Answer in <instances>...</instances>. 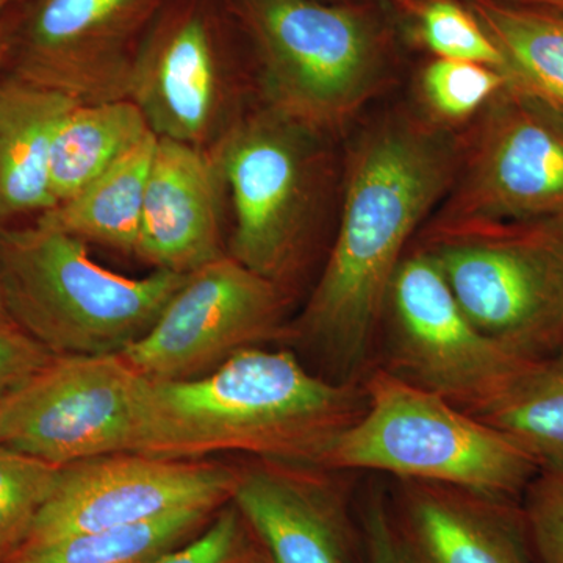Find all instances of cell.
Here are the masks:
<instances>
[{
	"label": "cell",
	"mask_w": 563,
	"mask_h": 563,
	"mask_svg": "<svg viewBox=\"0 0 563 563\" xmlns=\"http://www.w3.org/2000/svg\"><path fill=\"white\" fill-rule=\"evenodd\" d=\"M166 0H38L22 25L14 77L80 103L128 99L140 41Z\"/></svg>",
	"instance_id": "obj_14"
},
{
	"label": "cell",
	"mask_w": 563,
	"mask_h": 563,
	"mask_svg": "<svg viewBox=\"0 0 563 563\" xmlns=\"http://www.w3.org/2000/svg\"><path fill=\"white\" fill-rule=\"evenodd\" d=\"M365 412L321 459L332 472L384 473L515 499L540 465L506 433L376 366L362 379Z\"/></svg>",
	"instance_id": "obj_6"
},
{
	"label": "cell",
	"mask_w": 563,
	"mask_h": 563,
	"mask_svg": "<svg viewBox=\"0 0 563 563\" xmlns=\"http://www.w3.org/2000/svg\"><path fill=\"white\" fill-rule=\"evenodd\" d=\"M239 468L154 455H101L62 466L22 548L76 533L124 528L196 507L231 503Z\"/></svg>",
	"instance_id": "obj_13"
},
{
	"label": "cell",
	"mask_w": 563,
	"mask_h": 563,
	"mask_svg": "<svg viewBox=\"0 0 563 563\" xmlns=\"http://www.w3.org/2000/svg\"><path fill=\"white\" fill-rule=\"evenodd\" d=\"M14 2H18V0H0V13Z\"/></svg>",
	"instance_id": "obj_34"
},
{
	"label": "cell",
	"mask_w": 563,
	"mask_h": 563,
	"mask_svg": "<svg viewBox=\"0 0 563 563\" xmlns=\"http://www.w3.org/2000/svg\"><path fill=\"white\" fill-rule=\"evenodd\" d=\"M11 324L9 314H7L5 307H3L2 295H0V325Z\"/></svg>",
	"instance_id": "obj_32"
},
{
	"label": "cell",
	"mask_w": 563,
	"mask_h": 563,
	"mask_svg": "<svg viewBox=\"0 0 563 563\" xmlns=\"http://www.w3.org/2000/svg\"><path fill=\"white\" fill-rule=\"evenodd\" d=\"M222 190L210 150L157 139L133 255L177 274L228 255L221 244Z\"/></svg>",
	"instance_id": "obj_17"
},
{
	"label": "cell",
	"mask_w": 563,
	"mask_h": 563,
	"mask_svg": "<svg viewBox=\"0 0 563 563\" xmlns=\"http://www.w3.org/2000/svg\"><path fill=\"white\" fill-rule=\"evenodd\" d=\"M363 551L366 563H407L380 493L369 496L363 512Z\"/></svg>",
	"instance_id": "obj_30"
},
{
	"label": "cell",
	"mask_w": 563,
	"mask_h": 563,
	"mask_svg": "<svg viewBox=\"0 0 563 563\" xmlns=\"http://www.w3.org/2000/svg\"><path fill=\"white\" fill-rule=\"evenodd\" d=\"M398 542H399V540H398ZM399 544H401V543H399ZM401 548H402V547H401ZM402 553H404V550H402ZM404 558H406L407 563H413L412 561H410V559H409V558H407V554H406V553H404Z\"/></svg>",
	"instance_id": "obj_36"
},
{
	"label": "cell",
	"mask_w": 563,
	"mask_h": 563,
	"mask_svg": "<svg viewBox=\"0 0 563 563\" xmlns=\"http://www.w3.org/2000/svg\"><path fill=\"white\" fill-rule=\"evenodd\" d=\"M255 563H272V561H269V559L266 558V554L263 553V551L261 550V553H258V558L257 561H255Z\"/></svg>",
	"instance_id": "obj_35"
},
{
	"label": "cell",
	"mask_w": 563,
	"mask_h": 563,
	"mask_svg": "<svg viewBox=\"0 0 563 563\" xmlns=\"http://www.w3.org/2000/svg\"><path fill=\"white\" fill-rule=\"evenodd\" d=\"M336 141L262 103L210 147L231 196L229 255L285 290L339 211L344 150Z\"/></svg>",
	"instance_id": "obj_4"
},
{
	"label": "cell",
	"mask_w": 563,
	"mask_h": 563,
	"mask_svg": "<svg viewBox=\"0 0 563 563\" xmlns=\"http://www.w3.org/2000/svg\"><path fill=\"white\" fill-rule=\"evenodd\" d=\"M5 43H3L2 36H0V65H2L3 57H5Z\"/></svg>",
	"instance_id": "obj_33"
},
{
	"label": "cell",
	"mask_w": 563,
	"mask_h": 563,
	"mask_svg": "<svg viewBox=\"0 0 563 563\" xmlns=\"http://www.w3.org/2000/svg\"><path fill=\"white\" fill-rule=\"evenodd\" d=\"M218 510L196 507L146 523L76 533L21 548L5 563H147L198 536Z\"/></svg>",
	"instance_id": "obj_22"
},
{
	"label": "cell",
	"mask_w": 563,
	"mask_h": 563,
	"mask_svg": "<svg viewBox=\"0 0 563 563\" xmlns=\"http://www.w3.org/2000/svg\"><path fill=\"white\" fill-rule=\"evenodd\" d=\"M257 58L263 103L342 136L401 80L383 0H228Z\"/></svg>",
	"instance_id": "obj_3"
},
{
	"label": "cell",
	"mask_w": 563,
	"mask_h": 563,
	"mask_svg": "<svg viewBox=\"0 0 563 563\" xmlns=\"http://www.w3.org/2000/svg\"><path fill=\"white\" fill-rule=\"evenodd\" d=\"M507 84L492 66L429 58L415 73L409 102L432 124L463 132Z\"/></svg>",
	"instance_id": "obj_25"
},
{
	"label": "cell",
	"mask_w": 563,
	"mask_h": 563,
	"mask_svg": "<svg viewBox=\"0 0 563 563\" xmlns=\"http://www.w3.org/2000/svg\"><path fill=\"white\" fill-rule=\"evenodd\" d=\"M336 474L266 459L239 468L231 503L272 563H357V531Z\"/></svg>",
	"instance_id": "obj_15"
},
{
	"label": "cell",
	"mask_w": 563,
	"mask_h": 563,
	"mask_svg": "<svg viewBox=\"0 0 563 563\" xmlns=\"http://www.w3.org/2000/svg\"><path fill=\"white\" fill-rule=\"evenodd\" d=\"M390 517L413 563H536L515 499L398 481Z\"/></svg>",
	"instance_id": "obj_16"
},
{
	"label": "cell",
	"mask_w": 563,
	"mask_h": 563,
	"mask_svg": "<svg viewBox=\"0 0 563 563\" xmlns=\"http://www.w3.org/2000/svg\"><path fill=\"white\" fill-rule=\"evenodd\" d=\"M481 420L536 459L540 470L563 466V346L533 363L520 383Z\"/></svg>",
	"instance_id": "obj_23"
},
{
	"label": "cell",
	"mask_w": 563,
	"mask_h": 563,
	"mask_svg": "<svg viewBox=\"0 0 563 563\" xmlns=\"http://www.w3.org/2000/svg\"><path fill=\"white\" fill-rule=\"evenodd\" d=\"M473 324L526 361L563 346V214L426 221L415 236Z\"/></svg>",
	"instance_id": "obj_7"
},
{
	"label": "cell",
	"mask_w": 563,
	"mask_h": 563,
	"mask_svg": "<svg viewBox=\"0 0 563 563\" xmlns=\"http://www.w3.org/2000/svg\"><path fill=\"white\" fill-rule=\"evenodd\" d=\"M257 540L232 503L225 504L198 536L147 563H255Z\"/></svg>",
	"instance_id": "obj_27"
},
{
	"label": "cell",
	"mask_w": 563,
	"mask_h": 563,
	"mask_svg": "<svg viewBox=\"0 0 563 563\" xmlns=\"http://www.w3.org/2000/svg\"><path fill=\"white\" fill-rule=\"evenodd\" d=\"M501 54L503 74L563 113V14L501 0H465Z\"/></svg>",
	"instance_id": "obj_21"
},
{
	"label": "cell",
	"mask_w": 563,
	"mask_h": 563,
	"mask_svg": "<svg viewBox=\"0 0 563 563\" xmlns=\"http://www.w3.org/2000/svg\"><path fill=\"white\" fill-rule=\"evenodd\" d=\"M365 407L362 380L322 379L291 352L251 347L196 379L150 380L141 454L246 453L318 466Z\"/></svg>",
	"instance_id": "obj_2"
},
{
	"label": "cell",
	"mask_w": 563,
	"mask_h": 563,
	"mask_svg": "<svg viewBox=\"0 0 563 563\" xmlns=\"http://www.w3.org/2000/svg\"><path fill=\"white\" fill-rule=\"evenodd\" d=\"M187 276H122L66 233L36 222L0 229L3 307L11 324L54 357L122 354L150 332Z\"/></svg>",
	"instance_id": "obj_5"
},
{
	"label": "cell",
	"mask_w": 563,
	"mask_h": 563,
	"mask_svg": "<svg viewBox=\"0 0 563 563\" xmlns=\"http://www.w3.org/2000/svg\"><path fill=\"white\" fill-rule=\"evenodd\" d=\"M150 379L121 354L55 357L0 398V444L55 465L143 453Z\"/></svg>",
	"instance_id": "obj_9"
},
{
	"label": "cell",
	"mask_w": 563,
	"mask_h": 563,
	"mask_svg": "<svg viewBox=\"0 0 563 563\" xmlns=\"http://www.w3.org/2000/svg\"><path fill=\"white\" fill-rule=\"evenodd\" d=\"M151 129L131 99L77 103L62 118L51 146L55 201L73 198L128 154Z\"/></svg>",
	"instance_id": "obj_20"
},
{
	"label": "cell",
	"mask_w": 563,
	"mask_h": 563,
	"mask_svg": "<svg viewBox=\"0 0 563 563\" xmlns=\"http://www.w3.org/2000/svg\"><path fill=\"white\" fill-rule=\"evenodd\" d=\"M450 190L429 221L563 214V113L507 84L462 133Z\"/></svg>",
	"instance_id": "obj_10"
},
{
	"label": "cell",
	"mask_w": 563,
	"mask_h": 563,
	"mask_svg": "<svg viewBox=\"0 0 563 563\" xmlns=\"http://www.w3.org/2000/svg\"><path fill=\"white\" fill-rule=\"evenodd\" d=\"M54 358L16 325H0V398L27 383Z\"/></svg>",
	"instance_id": "obj_29"
},
{
	"label": "cell",
	"mask_w": 563,
	"mask_h": 563,
	"mask_svg": "<svg viewBox=\"0 0 563 563\" xmlns=\"http://www.w3.org/2000/svg\"><path fill=\"white\" fill-rule=\"evenodd\" d=\"M383 328L380 368L476 417L501 402L536 363L481 332L439 266L413 243L393 277Z\"/></svg>",
	"instance_id": "obj_8"
},
{
	"label": "cell",
	"mask_w": 563,
	"mask_h": 563,
	"mask_svg": "<svg viewBox=\"0 0 563 563\" xmlns=\"http://www.w3.org/2000/svg\"><path fill=\"white\" fill-rule=\"evenodd\" d=\"M462 133L409 101L372 109L350 133L335 235L295 331L351 379L383 328L396 269L453 184Z\"/></svg>",
	"instance_id": "obj_1"
},
{
	"label": "cell",
	"mask_w": 563,
	"mask_h": 563,
	"mask_svg": "<svg viewBox=\"0 0 563 563\" xmlns=\"http://www.w3.org/2000/svg\"><path fill=\"white\" fill-rule=\"evenodd\" d=\"M501 2L512 3V5L529 7V9L553 11V13L563 14V0H501Z\"/></svg>",
	"instance_id": "obj_31"
},
{
	"label": "cell",
	"mask_w": 563,
	"mask_h": 563,
	"mask_svg": "<svg viewBox=\"0 0 563 563\" xmlns=\"http://www.w3.org/2000/svg\"><path fill=\"white\" fill-rule=\"evenodd\" d=\"M399 38L431 58L481 63L501 70L503 57L465 0H391Z\"/></svg>",
	"instance_id": "obj_24"
},
{
	"label": "cell",
	"mask_w": 563,
	"mask_h": 563,
	"mask_svg": "<svg viewBox=\"0 0 563 563\" xmlns=\"http://www.w3.org/2000/svg\"><path fill=\"white\" fill-rule=\"evenodd\" d=\"M155 144L150 133L84 190L36 217V224L133 254Z\"/></svg>",
	"instance_id": "obj_19"
},
{
	"label": "cell",
	"mask_w": 563,
	"mask_h": 563,
	"mask_svg": "<svg viewBox=\"0 0 563 563\" xmlns=\"http://www.w3.org/2000/svg\"><path fill=\"white\" fill-rule=\"evenodd\" d=\"M288 302V290L228 254L188 274L150 332L121 355L152 383L196 379L285 335Z\"/></svg>",
	"instance_id": "obj_11"
},
{
	"label": "cell",
	"mask_w": 563,
	"mask_h": 563,
	"mask_svg": "<svg viewBox=\"0 0 563 563\" xmlns=\"http://www.w3.org/2000/svg\"><path fill=\"white\" fill-rule=\"evenodd\" d=\"M62 466L0 444V563L27 540Z\"/></svg>",
	"instance_id": "obj_26"
},
{
	"label": "cell",
	"mask_w": 563,
	"mask_h": 563,
	"mask_svg": "<svg viewBox=\"0 0 563 563\" xmlns=\"http://www.w3.org/2000/svg\"><path fill=\"white\" fill-rule=\"evenodd\" d=\"M77 103L14 76L0 84V229L57 206L51 184L52 139Z\"/></svg>",
	"instance_id": "obj_18"
},
{
	"label": "cell",
	"mask_w": 563,
	"mask_h": 563,
	"mask_svg": "<svg viewBox=\"0 0 563 563\" xmlns=\"http://www.w3.org/2000/svg\"><path fill=\"white\" fill-rule=\"evenodd\" d=\"M521 514L536 563H563V466L540 470Z\"/></svg>",
	"instance_id": "obj_28"
},
{
	"label": "cell",
	"mask_w": 563,
	"mask_h": 563,
	"mask_svg": "<svg viewBox=\"0 0 563 563\" xmlns=\"http://www.w3.org/2000/svg\"><path fill=\"white\" fill-rule=\"evenodd\" d=\"M224 33L211 0H166L144 32L128 99L157 139L210 150L239 120Z\"/></svg>",
	"instance_id": "obj_12"
}]
</instances>
